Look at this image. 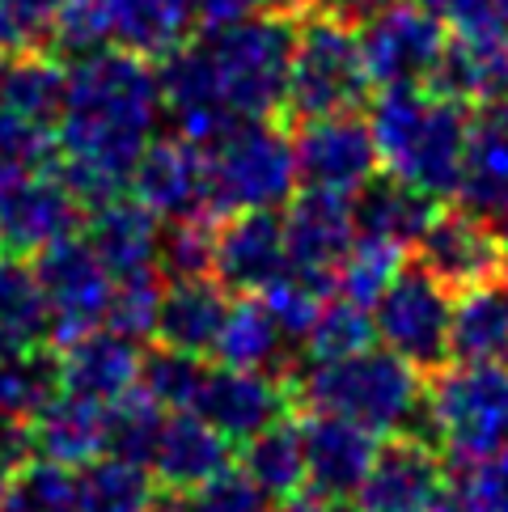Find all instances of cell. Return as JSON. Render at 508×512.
<instances>
[{"mask_svg": "<svg viewBox=\"0 0 508 512\" xmlns=\"http://www.w3.org/2000/svg\"><path fill=\"white\" fill-rule=\"evenodd\" d=\"M157 72L123 47H102L68 64L64 111L51 127V170L89 208L127 191L157 123Z\"/></svg>", "mask_w": 508, "mask_h": 512, "instance_id": "cell-1", "label": "cell"}, {"mask_svg": "<svg viewBox=\"0 0 508 512\" xmlns=\"http://www.w3.org/2000/svg\"><path fill=\"white\" fill-rule=\"evenodd\" d=\"M470 106L428 85H390L373 98L369 132L390 178L432 199L458 195Z\"/></svg>", "mask_w": 508, "mask_h": 512, "instance_id": "cell-2", "label": "cell"}, {"mask_svg": "<svg viewBox=\"0 0 508 512\" xmlns=\"http://www.w3.org/2000/svg\"><path fill=\"white\" fill-rule=\"evenodd\" d=\"M288 390H293V407L339 415L352 424L369 428L377 436L403 432L407 419L420 415L424 377L415 364L394 356L390 347H365L343 360H322L297 373L288 369Z\"/></svg>", "mask_w": 508, "mask_h": 512, "instance_id": "cell-3", "label": "cell"}, {"mask_svg": "<svg viewBox=\"0 0 508 512\" xmlns=\"http://www.w3.org/2000/svg\"><path fill=\"white\" fill-rule=\"evenodd\" d=\"M369 89L373 81L360 56L356 22H348L339 9H314L297 17L280 119L297 127L305 119L356 111L369 98Z\"/></svg>", "mask_w": 508, "mask_h": 512, "instance_id": "cell-4", "label": "cell"}, {"mask_svg": "<svg viewBox=\"0 0 508 512\" xmlns=\"http://www.w3.org/2000/svg\"><path fill=\"white\" fill-rule=\"evenodd\" d=\"M420 415L428 441L458 466H475L508 445V364H441L424 381Z\"/></svg>", "mask_w": 508, "mask_h": 512, "instance_id": "cell-5", "label": "cell"}, {"mask_svg": "<svg viewBox=\"0 0 508 512\" xmlns=\"http://www.w3.org/2000/svg\"><path fill=\"white\" fill-rule=\"evenodd\" d=\"M293 191V140L276 119H238L204 149V204L216 221L233 212L280 208Z\"/></svg>", "mask_w": 508, "mask_h": 512, "instance_id": "cell-6", "label": "cell"}, {"mask_svg": "<svg viewBox=\"0 0 508 512\" xmlns=\"http://www.w3.org/2000/svg\"><path fill=\"white\" fill-rule=\"evenodd\" d=\"M297 17L288 13H250L242 22L208 30V56L221 81V94L238 119H280L288 60H293Z\"/></svg>", "mask_w": 508, "mask_h": 512, "instance_id": "cell-7", "label": "cell"}, {"mask_svg": "<svg viewBox=\"0 0 508 512\" xmlns=\"http://www.w3.org/2000/svg\"><path fill=\"white\" fill-rule=\"evenodd\" d=\"M373 331L381 347L420 373L441 369L449 360V288H441L420 263H403L373 305Z\"/></svg>", "mask_w": 508, "mask_h": 512, "instance_id": "cell-8", "label": "cell"}, {"mask_svg": "<svg viewBox=\"0 0 508 512\" xmlns=\"http://www.w3.org/2000/svg\"><path fill=\"white\" fill-rule=\"evenodd\" d=\"M85 225V204L72 195L56 170H0V254L34 259L60 237Z\"/></svg>", "mask_w": 508, "mask_h": 512, "instance_id": "cell-9", "label": "cell"}, {"mask_svg": "<svg viewBox=\"0 0 508 512\" xmlns=\"http://www.w3.org/2000/svg\"><path fill=\"white\" fill-rule=\"evenodd\" d=\"M449 491L445 453L420 432H390L377 445L369 474L360 479L356 512H441Z\"/></svg>", "mask_w": 508, "mask_h": 512, "instance_id": "cell-10", "label": "cell"}, {"mask_svg": "<svg viewBox=\"0 0 508 512\" xmlns=\"http://www.w3.org/2000/svg\"><path fill=\"white\" fill-rule=\"evenodd\" d=\"M356 39L369 81L377 89H390V85H428L441 64L449 34L415 0H394V5L356 26Z\"/></svg>", "mask_w": 508, "mask_h": 512, "instance_id": "cell-11", "label": "cell"}, {"mask_svg": "<svg viewBox=\"0 0 508 512\" xmlns=\"http://www.w3.org/2000/svg\"><path fill=\"white\" fill-rule=\"evenodd\" d=\"M284 254L288 271L310 288H318L322 297L335 292V267L343 263V254L356 242V221H352V195L305 187L288 195L284 212Z\"/></svg>", "mask_w": 508, "mask_h": 512, "instance_id": "cell-12", "label": "cell"}, {"mask_svg": "<svg viewBox=\"0 0 508 512\" xmlns=\"http://www.w3.org/2000/svg\"><path fill=\"white\" fill-rule=\"evenodd\" d=\"M34 276L51 309V343H68L85 331H94L106 314V297H111V271L89 250L85 237H60L47 250L34 254Z\"/></svg>", "mask_w": 508, "mask_h": 512, "instance_id": "cell-13", "label": "cell"}, {"mask_svg": "<svg viewBox=\"0 0 508 512\" xmlns=\"http://www.w3.org/2000/svg\"><path fill=\"white\" fill-rule=\"evenodd\" d=\"M411 250H415L411 263H420L449 292L496 280L508 263L492 221L462 204H437V212L428 216V225L415 237Z\"/></svg>", "mask_w": 508, "mask_h": 512, "instance_id": "cell-14", "label": "cell"}, {"mask_svg": "<svg viewBox=\"0 0 508 512\" xmlns=\"http://www.w3.org/2000/svg\"><path fill=\"white\" fill-rule=\"evenodd\" d=\"M293 161L297 182L339 195H356L381 170L377 144L369 132V119L356 111L305 119L293 127Z\"/></svg>", "mask_w": 508, "mask_h": 512, "instance_id": "cell-15", "label": "cell"}, {"mask_svg": "<svg viewBox=\"0 0 508 512\" xmlns=\"http://www.w3.org/2000/svg\"><path fill=\"white\" fill-rule=\"evenodd\" d=\"M157 98L166 106V115L174 119L178 136L195 140L199 149H208L212 140H221L238 115L229 111V102L216 81V68L208 56L204 39H187L183 47H174L166 60H157Z\"/></svg>", "mask_w": 508, "mask_h": 512, "instance_id": "cell-16", "label": "cell"}, {"mask_svg": "<svg viewBox=\"0 0 508 512\" xmlns=\"http://www.w3.org/2000/svg\"><path fill=\"white\" fill-rule=\"evenodd\" d=\"M199 419L225 436L229 445H246L254 432L293 415V390L284 373H254V369H208L199 398L191 407Z\"/></svg>", "mask_w": 508, "mask_h": 512, "instance_id": "cell-17", "label": "cell"}, {"mask_svg": "<svg viewBox=\"0 0 508 512\" xmlns=\"http://www.w3.org/2000/svg\"><path fill=\"white\" fill-rule=\"evenodd\" d=\"M297 424L305 449V487L331 504H348L373 466V453L381 445L377 432L322 411H305Z\"/></svg>", "mask_w": 508, "mask_h": 512, "instance_id": "cell-18", "label": "cell"}, {"mask_svg": "<svg viewBox=\"0 0 508 512\" xmlns=\"http://www.w3.org/2000/svg\"><path fill=\"white\" fill-rule=\"evenodd\" d=\"M136 204L149 208L157 221H183L208 212L204 204V149L187 136H153L127 174Z\"/></svg>", "mask_w": 508, "mask_h": 512, "instance_id": "cell-19", "label": "cell"}, {"mask_svg": "<svg viewBox=\"0 0 508 512\" xmlns=\"http://www.w3.org/2000/svg\"><path fill=\"white\" fill-rule=\"evenodd\" d=\"M288 271L284 225L276 208L233 212L216 225L212 242V280L225 292H263L276 276Z\"/></svg>", "mask_w": 508, "mask_h": 512, "instance_id": "cell-20", "label": "cell"}, {"mask_svg": "<svg viewBox=\"0 0 508 512\" xmlns=\"http://www.w3.org/2000/svg\"><path fill=\"white\" fill-rule=\"evenodd\" d=\"M56 352V373H60V390L85 402H102L111 407L115 398L140 381V347L132 339H123L115 331H85L77 339H68Z\"/></svg>", "mask_w": 508, "mask_h": 512, "instance_id": "cell-21", "label": "cell"}, {"mask_svg": "<svg viewBox=\"0 0 508 512\" xmlns=\"http://www.w3.org/2000/svg\"><path fill=\"white\" fill-rule=\"evenodd\" d=\"M458 204L479 216H496L508 204V98L470 106Z\"/></svg>", "mask_w": 508, "mask_h": 512, "instance_id": "cell-22", "label": "cell"}, {"mask_svg": "<svg viewBox=\"0 0 508 512\" xmlns=\"http://www.w3.org/2000/svg\"><path fill=\"white\" fill-rule=\"evenodd\" d=\"M428 89L462 106L508 98V30L492 26L479 34H449Z\"/></svg>", "mask_w": 508, "mask_h": 512, "instance_id": "cell-23", "label": "cell"}, {"mask_svg": "<svg viewBox=\"0 0 508 512\" xmlns=\"http://www.w3.org/2000/svg\"><path fill=\"white\" fill-rule=\"evenodd\" d=\"M233 462V445L216 432L208 419H199L195 411H174L166 415L153 449V479L166 491H183L191 496L195 487H204Z\"/></svg>", "mask_w": 508, "mask_h": 512, "instance_id": "cell-24", "label": "cell"}, {"mask_svg": "<svg viewBox=\"0 0 508 512\" xmlns=\"http://www.w3.org/2000/svg\"><path fill=\"white\" fill-rule=\"evenodd\" d=\"M229 297L212 276L195 280H166L157 305V339L161 347H178V352L204 356L216 347V335L225 326Z\"/></svg>", "mask_w": 508, "mask_h": 512, "instance_id": "cell-25", "label": "cell"}, {"mask_svg": "<svg viewBox=\"0 0 508 512\" xmlns=\"http://www.w3.org/2000/svg\"><path fill=\"white\" fill-rule=\"evenodd\" d=\"M85 242L89 250L102 259V267L115 276H127V271H144L157 267V216L136 204V199H106V204L85 212Z\"/></svg>", "mask_w": 508, "mask_h": 512, "instance_id": "cell-26", "label": "cell"}, {"mask_svg": "<svg viewBox=\"0 0 508 512\" xmlns=\"http://www.w3.org/2000/svg\"><path fill=\"white\" fill-rule=\"evenodd\" d=\"M26 432L30 453H39L64 470H81L106 453V407L60 390Z\"/></svg>", "mask_w": 508, "mask_h": 512, "instance_id": "cell-27", "label": "cell"}, {"mask_svg": "<svg viewBox=\"0 0 508 512\" xmlns=\"http://www.w3.org/2000/svg\"><path fill=\"white\" fill-rule=\"evenodd\" d=\"M102 17L111 43L140 60H166L195 26L187 0H102Z\"/></svg>", "mask_w": 508, "mask_h": 512, "instance_id": "cell-28", "label": "cell"}, {"mask_svg": "<svg viewBox=\"0 0 508 512\" xmlns=\"http://www.w3.org/2000/svg\"><path fill=\"white\" fill-rule=\"evenodd\" d=\"M449 356L470 364H508V292L496 280L453 292Z\"/></svg>", "mask_w": 508, "mask_h": 512, "instance_id": "cell-29", "label": "cell"}, {"mask_svg": "<svg viewBox=\"0 0 508 512\" xmlns=\"http://www.w3.org/2000/svg\"><path fill=\"white\" fill-rule=\"evenodd\" d=\"M432 212H437V199L390 178V174H381V170L352 195L356 233L377 237V242H390V246H403V250L415 246V237L424 233Z\"/></svg>", "mask_w": 508, "mask_h": 512, "instance_id": "cell-30", "label": "cell"}, {"mask_svg": "<svg viewBox=\"0 0 508 512\" xmlns=\"http://www.w3.org/2000/svg\"><path fill=\"white\" fill-rule=\"evenodd\" d=\"M212 352L225 369H254V373L293 369V364H288V335L280 331V322L271 318V309L263 305L259 292H242V297L229 305Z\"/></svg>", "mask_w": 508, "mask_h": 512, "instance_id": "cell-31", "label": "cell"}, {"mask_svg": "<svg viewBox=\"0 0 508 512\" xmlns=\"http://www.w3.org/2000/svg\"><path fill=\"white\" fill-rule=\"evenodd\" d=\"M64 89L68 68L60 56H51L47 47L13 51V60L0 68V111L51 132L64 111Z\"/></svg>", "mask_w": 508, "mask_h": 512, "instance_id": "cell-32", "label": "cell"}, {"mask_svg": "<svg viewBox=\"0 0 508 512\" xmlns=\"http://www.w3.org/2000/svg\"><path fill=\"white\" fill-rule=\"evenodd\" d=\"M51 343V309L26 259L0 254V356L34 352Z\"/></svg>", "mask_w": 508, "mask_h": 512, "instance_id": "cell-33", "label": "cell"}, {"mask_svg": "<svg viewBox=\"0 0 508 512\" xmlns=\"http://www.w3.org/2000/svg\"><path fill=\"white\" fill-rule=\"evenodd\" d=\"M242 470L259 483L271 500H288L305 487V449H301V424L293 415L267 424L242 445Z\"/></svg>", "mask_w": 508, "mask_h": 512, "instance_id": "cell-34", "label": "cell"}, {"mask_svg": "<svg viewBox=\"0 0 508 512\" xmlns=\"http://www.w3.org/2000/svg\"><path fill=\"white\" fill-rule=\"evenodd\" d=\"M157 500L149 466L102 453L77 474V512H149Z\"/></svg>", "mask_w": 508, "mask_h": 512, "instance_id": "cell-35", "label": "cell"}, {"mask_svg": "<svg viewBox=\"0 0 508 512\" xmlns=\"http://www.w3.org/2000/svg\"><path fill=\"white\" fill-rule=\"evenodd\" d=\"M56 394H60V373L51 347L0 356V419L30 428Z\"/></svg>", "mask_w": 508, "mask_h": 512, "instance_id": "cell-36", "label": "cell"}, {"mask_svg": "<svg viewBox=\"0 0 508 512\" xmlns=\"http://www.w3.org/2000/svg\"><path fill=\"white\" fill-rule=\"evenodd\" d=\"M161 424H166V407L153 394L132 386L123 398H115L106 407V453L123 457V462H136V466H149Z\"/></svg>", "mask_w": 508, "mask_h": 512, "instance_id": "cell-37", "label": "cell"}, {"mask_svg": "<svg viewBox=\"0 0 508 512\" xmlns=\"http://www.w3.org/2000/svg\"><path fill=\"white\" fill-rule=\"evenodd\" d=\"M403 259H407L403 246H390V242H377V237H360L356 233V242L348 246V254H343V263L335 267V292L373 314L377 297L398 276Z\"/></svg>", "mask_w": 508, "mask_h": 512, "instance_id": "cell-38", "label": "cell"}, {"mask_svg": "<svg viewBox=\"0 0 508 512\" xmlns=\"http://www.w3.org/2000/svg\"><path fill=\"white\" fill-rule=\"evenodd\" d=\"M373 339H377V331H373L369 309H360L348 297L331 292L318 309L310 335H305V352H310L314 364L343 360V356H356V352H365V347H373Z\"/></svg>", "mask_w": 508, "mask_h": 512, "instance_id": "cell-39", "label": "cell"}, {"mask_svg": "<svg viewBox=\"0 0 508 512\" xmlns=\"http://www.w3.org/2000/svg\"><path fill=\"white\" fill-rule=\"evenodd\" d=\"M161 276L157 267H144V271H127V276H115L111 284V297H106V331H115L123 339H153L157 331V305H161Z\"/></svg>", "mask_w": 508, "mask_h": 512, "instance_id": "cell-40", "label": "cell"}, {"mask_svg": "<svg viewBox=\"0 0 508 512\" xmlns=\"http://www.w3.org/2000/svg\"><path fill=\"white\" fill-rule=\"evenodd\" d=\"M212 242H216L212 212L166 221V233H157V267L166 271V280L212 276Z\"/></svg>", "mask_w": 508, "mask_h": 512, "instance_id": "cell-41", "label": "cell"}, {"mask_svg": "<svg viewBox=\"0 0 508 512\" xmlns=\"http://www.w3.org/2000/svg\"><path fill=\"white\" fill-rule=\"evenodd\" d=\"M204 377H208L204 356L178 352V347H157V352L140 360V381H144L140 390L153 394L166 411H191Z\"/></svg>", "mask_w": 508, "mask_h": 512, "instance_id": "cell-42", "label": "cell"}, {"mask_svg": "<svg viewBox=\"0 0 508 512\" xmlns=\"http://www.w3.org/2000/svg\"><path fill=\"white\" fill-rule=\"evenodd\" d=\"M441 512H508V445L466 466L462 479H449Z\"/></svg>", "mask_w": 508, "mask_h": 512, "instance_id": "cell-43", "label": "cell"}, {"mask_svg": "<svg viewBox=\"0 0 508 512\" xmlns=\"http://www.w3.org/2000/svg\"><path fill=\"white\" fill-rule=\"evenodd\" d=\"M111 43L106 34V17H102V0H64L56 22H51L47 34V51L60 60H81V56H94Z\"/></svg>", "mask_w": 508, "mask_h": 512, "instance_id": "cell-44", "label": "cell"}, {"mask_svg": "<svg viewBox=\"0 0 508 512\" xmlns=\"http://www.w3.org/2000/svg\"><path fill=\"white\" fill-rule=\"evenodd\" d=\"M263 305L271 309V318L280 322V331L288 335V339H305L310 335V326H314V318H318V309H322V292L318 288H310L305 280H297L293 271H284V276H276L263 292Z\"/></svg>", "mask_w": 508, "mask_h": 512, "instance_id": "cell-45", "label": "cell"}, {"mask_svg": "<svg viewBox=\"0 0 508 512\" xmlns=\"http://www.w3.org/2000/svg\"><path fill=\"white\" fill-rule=\"evenodd\" d=\"M191 512H271V496L242 466H225L216 479L191 491Z\"/></svg>", "mask_w": 508, "mask_h": 512, "instance_id": "cell-46", "label": "cell"}, {"mask_svg": "<svg viewBox=\"0 0 508 512\" xmlns=\"http://www.w3.org/2000/svg\"><path fill=\"white\" fill-rule=\"evenodd\" d=\"M64 0H0V51H34L47 47L51 22Z\"/></svg>", "mask_w": 508, "mask_h": 512, "instance_id": "cell-47", "label": "cell"}, {"mask_svg": "<svg viewBox=\"0 0 508 512\" xmlns=\"http://www.w3.org/2000/svg\"><path fill=\"white\" fill-rule=\"evenodd\" d=\"M428 17H437L445 26V34H479L504 26L496 13V0H415Z\"/></svg>", "mask_w": 508, "mask_h": 512, "instance_id": "cell-48", "label": "cell"}, {"mask_svg": "<svg viewBox=\"0 0 508 512\" xmlns=\"http://www.w3.org/2000/svg\"><path fill=\"white\" fill-rule=\"evenodd\" d=\"M187 5H191L195 26L221 30V26H229V22H242V17L259 13L263 0H187Z\"/></svg>", "mask_w": 508, "mask_h": 512, "instance_id": "cell-49", "label": "cell"}, {"mask_svg": "<svg viewBox=\"0 0 508 512\" xmlns=\"http://www.w3.org/2000/svg\"><path fill=\"white\" fill-rule=\"evenodd\" d=\"M30 457V432L22 424H9L0 419V487H5L9 474Z\"/></svg>", "mask_w": 508, "mask_h": 512, "instance_id": "cell-50", "label": "cell"}, {"mask_svg": "<svg viewBox=\"0 0 508 512\" xmlns=\"http://www.w3.org/2000/svg\"><path fill=\"white\" fill-rule=\"evenodd\" d=\"M280 512H343V508L331 504V500H322V496H314V491H297V496H288L280 504Z\"/></svg>", "mask_w": 508, "mask_h": 512, "instance_id": "cell-51", "label": "cell"}, {"mask_svg": "<svg viewBox=\"0 0 508 512\" xmlns=\"http://www.w3.org/2000/svg\"><path fill=\"white\" fill-rule=\"evenodd\" d=\"M276 13H288V17H305L314 9H335V0H271Z\"/></svg>", "mask_w": 508, "mask_h": 512, "instance_id": "cell-52", "label": "cell"}, {"mask_svg": "<svg viewBox=\"0 0 508 512\" xmlns=\"http://www.w3.org/2000/svg\"><path fill=\"white\" fill-rule=\"evenodd\" d=\"M149 512H191V500L183 496V491H166V496H157Z\"/></svg>", "mask_w": 508, "mask_h": 512, "instance_id": "cell-53", "label": "cell"}, {"mask_svg": "<svg viewBox=\"0 0 508 512\" xmlns=\"http://www.w3.org/2000/svg\"><path fill=\"white\" fill-rule=\"evenodd\" d=\"M500 246H504V259H508V204H504V212H500Z\"/></svg>", "mask_w": 508, "mask_h": 512, "instance_id": "cell-54", "label": "cell"}, {"mask_svg": "<svg viewBox=\"0 0 508 512\" xmlns=\"http://www.w3.org/2000/svg\"><path fill=\"white\" fill-rule=\"evenodd\" d=\"M496 13H500V22H504V30H508V0H496Z\"/></svg>", "mask_w": 508, "mask_h": 512, "instance_id": "cell-55", "label": "cell"}, {"mask_svg": "<svg viewBox=\"0 0 508 512\" xmlns=\"http://www.w3.org/2000/svg\"><path fill=\"white\" fill-rule=\"evenodd\" d=\"M500 276H504V292H508V263H504V271H500Z\"/></svg>", "mask_w": 508, "mask_h": 512, "instance_id": "cell-56", "label": "cell"}]
</instances>
